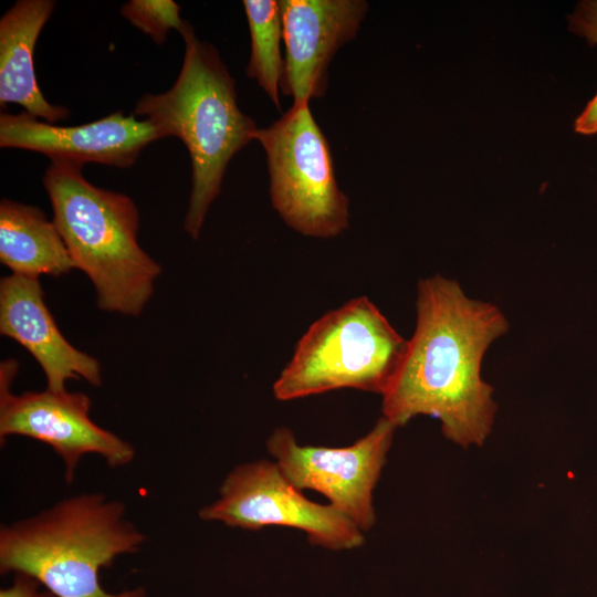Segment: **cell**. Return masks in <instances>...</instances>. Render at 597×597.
I'll list each match as a JSON object with an SVG mask.
<instances>
[{
  "label": "cell",
  "instance_id": "1",
  "mask_svg": "<svg viewBox=\"0 0 597 597\" xmlns=\"http://www.w3.org/2000/svg\"><path fill=\"white\" fill-rule=\"evenodd\" d=\"M416 314L401 365L381 396L383 417L398 428L430 416L454 444L482 447L498 413L482 362L510 323L498 305L469 297L458 281L439 274L418 282Z\"/></svg>",
  "mask_w": 597,
  "mask_h": 597
},
{
  "label": "cell",
  "instance_id": "2",
  "mask_svg": "<svg viewBox=\"0 0 597 597\" xmlns=\"http://www.w3.org/2000/svg\"><path fill=\"white\" fill-rule=\"evenodd\" d=\"M146 537L126 517L123 502L97 492L64 499L0 527V573L24 574L56 597H147L144 587L106 591L100 572Z\"/></svg>",
  "mask_w": 597,
  "mask_h": 597
},
{
  "label": "cell",
  "instance_id": "3",
  "mask_svg": "<svg viewBox=\"0 0 597 597\" xmlns=\"http://www.w3.org/2000/svg\"><path fill=\"white\" fill-rule=\"evenodd\" d=\"M180 34L185 55L175 84L164 93L144 94L133 114L187 147L191 189L184 227L197 239L230 159L255 139L258 127L240 111L235 82L217 49L199 40L190 23Z\"/></svg>",
  "mask_w": 597,
  "mask_h": 597
},
{
  "label": "cell",
  "instance_id": "4",
  "mask_svg": "<svg viewBox=\"0 0 597 597\" xmlns=\"http://www.w3.org/2000/svg\"><path fill=\"white\" fill-rule=\"evenodd\" d=\"M53 222L106 312L138 316L154 293L160 265L139 245V216L122 192L98 188L82 166L51 161L42 178Z\"/></svg>",
  "mask_w": 597,
  "mask_h": 597
},
{
  "label": "cell",
  "instance_id": "5",
  "mask_svg": "<svg viewBox=\"0 0 597 597\" xmlns=\"http://www.w3.org/2000/svg\"><path fill=\"white\" fill-rule=\"evenodd\" d=\"M407 344L368 297L352 298L308 327L274 381L273 395L287 401L350 388L383 396Z\"/></svg>",
  "mask_w": 597,
  "mask_h": 597
},
{
  "label": "cell",
  "instance_id": "6",
  "mask_svg": "<svg viewBox=\"0 0 597 597\" xmlns=\"http://www.w3.org/2000/svg\"><path fill=\"white\" fill-rule=\"evenodd\" d=\"M255 139L266 153L272 206L290 228L314 238L348 228L349 201L308 103H293L271 126L258 128Z\"/></svg>",
  "mask_w": 597,
  "mask_h": 597
},
{
  "label": "cell",
  "instance_id": "7",
  "mask_svg": "<svg viewBox=\"0 0 597 597\" xmlns=\"http://www.w3.org/2000/svg\"><path fill=\"white\" fill-rule=\"evenodd\" d=\"M203 521L258 531L285 526L305 533L315 546L332 551L360 547L365 535L331 504L308 500L275 461L256 460L234 467L219 488V499L203 506Z\"/></svg>",
  "mask_w": 597,
  "mask_h": 597
},
{
  "label": "cell",
  "instance_id": "8",
  "mask_svg": "<svg viewBox=\"0 0 597 597\" xmlns=\"http://www.w3.org/2000/svg\"><path fill=\"white\" fill-rule=\"evenodd\" d=\"M397 427L383 416L373 429L347 447L300 444L292 430L276 428L266 449L300 490L316 491L362 532L376 522L373 494Z\"/></svg>",
  "mask_w": 597,
  "mask_h": 597
},
{
  "label": "cell",
  "instance_id": "9",
  "mask_svg": "<svg viewBox=\"0 0 597 597\" xmlns=\"http://www.w3.org/2000/svg\"><path fill=\"white\" fill-rule=\"evenodd\" d=\"M18 365L10 359L0 369V439L23 436L50 446L64 465V480L72 483L83 455H101L111 468L130 463L134 447L90 418L91 399L67 390H10Z\"/></svg>",
  "mask_w": 597,
  "mask_h": 597
},
{
  "label": "cell",
  "instance_id": "10",
  "mask_svg": "<svg viewBox=\"0 0 597 597\" xmlns=\"http://www.w3.org/2000/svg\"><path fill=\"white\" fill-rule=\"evenodd\" d=\"M160 138L150 122L122 111L77 126H57L27 112L0 114V147L32 150L51 161L78 166L96 163L127 168L147 145Z\"/></svg>",
  "mask_w": 597,
  "mask_h": 597
},
{
  "label": "cell",
  "instance_id": "11",
  "mask_svg": "<svg viewBox=\"0 0 597 597\" xmlns=\"http://www.w3.org/2000/svg\"><path fill=\"white\" fill-rule=\"evenodd\" d=\"M285 57L280 88L294 104L322 97L335 53L353 40L366 14L364 0H280Z\"/></svg>",
  "mask_w": 597,
  "mask_h": 597
},
{
  "label": "cell",
  "instance_id": "12",
  "mask_svg": "<svg viewBox=\"0 0 597 597\" xmlns=\"http://www.w3.org/2000/svg\"><path fill=\"white\" fill-rule=\"evenodd\" d=\"M0 333L32 355L48 389L66 390L71 379H84L95 387L102 384L98 360L75 348L59 329L38 276L12 273L1 279Z\"/></svg>",
  "mask_w": 597,
  "mask_h": 597
},
{
  "label": "cell",
  "instance_id": "13",
  "mask_svg": "<svg viewBox=\"0 0 597 597\" xmlns=\"http://www.w3.org/2000/svg\"><path fill=\"white\" fill-rule=\"evenodd\" d=\"M54 8L53 0H19L0 19V105L19 104L50 124L70 115L45 100L34 72V48Z\"/></svg>",
  "mask_w": 597,
  "mask_h": 597
},
{
  "label": "cell",
  "instance_id": "14",
  "mask_svg": "<svg viewBox=\"0 0 597 597\" xmlns=\"http://www.w3.org/2000/svg\"><path fill=\"white\" fill-rule=\"evenodd\" d=\"M0 261L14 274L38 277L75 269L54 222L39 208L6 198L0 202Z\"/></svg>",
  "mask_w": 597,
  "mask_h": 597
},
{
  "label": "cell",
  "instance_id": "15",
  "mask_svg": "<svg viewBox=\"0 0 597 597\" xmlns=\"http://www.w3.org/2000/svg\"><path fill=\"white\" fill-rule=\"evenodd\" d=\"M251 36V55L247 67L250 78L256 80L274 105L280 108V84L284 60L280 42L283 38L282 17L279 1L244 0Z\"/></svg>",
  "mask_w": 597,
  "mask_h": 597
},
{
  "label": "cell",
  "instance_id": "16",
  "mask_svg": "<svg viewBox=\"0 0 597 597\" xmlns=\"http://www.w3.org/2000/svg\"><path fill=\"white\" fill-rule=\"evenodd\" d=\"M121 14L157 44L166 41L171 29L181 33L188 25L174 0H130L122 7Z\"/></svg>",
  "mask_w": 597,
  "mask_h": 597
},
{
  "label": "cell",
  "instance_id": "17",
  "mask_svg": "<svg viewBox=\"0 0 597 597\" xmlns=\"http://www.w3.org/2000/svg\"><path fill=\"white\" fill-rule=\"evenodd\" d=\"M574 29L597 44V1H586L579 6L572 19Z\"/></svg>",
  "mask_w": 597,
  "mask_h": 597
},
{
  "label": "cell",
  "instance_id": "18",
  "mask_svg": "<svg viewBox=\"0 0 597 597\" xmlns=\"http://www.w3.org/2000/svg\"><path fill=\"white\" fill-rule=\"evenodd\" d=\"M42 586L36 579L24 574H14L10 587L0 590V597H56L48 589L41 590Z\"/></svg>",
  "mask_w": 597,
  "mask_h": 597
},
{
  "label": "cell",
  "instance_id": "19",
  "mask_svg": "<svg viewBox=\"0 0 597 597\" xmlns=\"http://www.w3.org/2000/svg\"><path fill=\"white\" fill-rule=\"evenodd\" d=\"M575 130L584 135L597 133V94L575 122Z\"/></svg>",
  "mask_w": 597,
  "mask_h": 597
}]
</instances>
